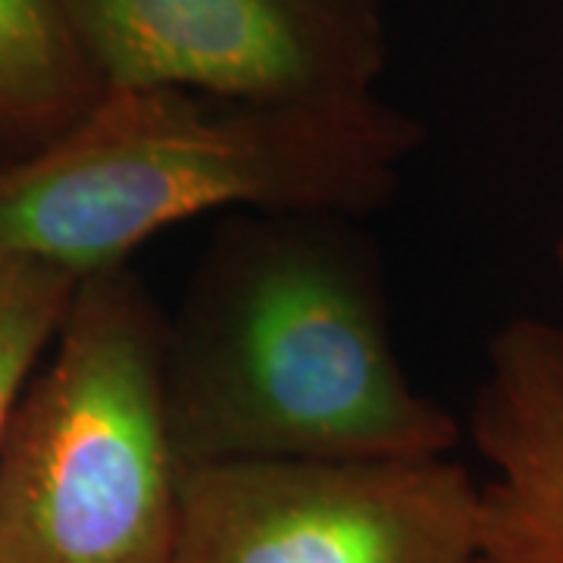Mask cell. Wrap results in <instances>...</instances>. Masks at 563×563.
<instances>
[{"instance_id": "obj_1", "label": "cell", "mask_w": 563, "mask_h": 563, "mask_svg": "<svg viewBox=\"0 0 563 563\" xmlns=\"http://www.w3.org/2000/svg\"><path fill=\"white\" fill-rule=\"evenodd\" d=\"M161 407L179 470L442 457L461 439L407 379L379 254L342 213L222 222L163 317Z\"/></svg>"}, {"instance_id": "obj_2", "label": "cell", "mask_w": 563, "mask_h": 563, "mask_svg": "<svg viewBox=\"0 0 563 563\" xmlns=\"http://www.w3.org/2000/svg\"><path fill=\"white\" fill-rule=\"evenodd\" d=\"M420 139L376 91L254 98L117 81L60 135L0 163V247L81 279L222 207L363 220L391 201Z\"/></svg>"}, {"instance_id": "obj_3", "label": "cell", "mask_w": 563, "mask_h": 563, "mask_svg": "<svg viewBox=\"0 0 563 563\" xmlns=\"http://www.w3.org/2000/svg\"><path fill=\"white\" fill-rule=\"evenodd\" d=\"M163 317L129 263L79 279L0 442V563H173Z\"/></svg>"}, {"instance_id": "obj_4", "label": "cell", "mask_w": 563, "mask_h": 563, "mask_svg": "<svg viewBox=\"0 0 563 563\" xmlns=\"http://www.w3.org/2000/svg\"><path fill=\"white\" fill-rule=\"evenodd\" d=\"M476 551L479 485L448 454L179 473L173 563H476Z\"/></svg>"}, {"instance_id": "obj_5", "label": "cell", "mask_w": 563, "mask_h": 563, "mask_svg": "<svg viewBox=\"0 0 563 563\" xmlns=\"http://www.w3.org/2000/svg\"><path fill=\"white\" fill-rule=\"evenodd\" d=\"M107 85L173 81L222 95L376 91L388 63L379 0H69Z\"/></svg>"}, {"instance_id": "obj_6", "label": "cell", "mask_w": 563, "mask_h": 563, "mask_svg": "<svg viewBox=\"0 0 563 563\" xmlns=\"http://www.w3.org/2000/svg\"><path fill=\"white\" fill-rule=\"evenodd\" d=\"M470 435L479 485L476 563H563V329L514 320L488 344Z\"/></svg>"}, {"instance_id": "obj_7", "label": "cell", "mask_w": 563, "mask_h": 563, "mask_svg": "<svg viewBox=\"0 0 563 563\" xmlns=\"http://www.w3.org/2000/svg\"><path fill=\"white\" fill-rule=\"evenodd\" d=\"M103 88L69 0H0V141L35 151Z\"/></svg>"}, {"instance_id": "obj_8", "label": "cell", "mask_w": 563, "mask_h": 563, "mask_svg": "<svg viewBox=\"0 0 563 563\" xmlns=\"http://www.w3.org/2000/svg\"><path fill=\"white\" fill-rule=\"evenodd\" d=\"M76 288L79 276L69 269L0 247V442L60 332Z\"/></svg>"}, {"instance_id": "obj_9", "label": "cell", "mask_w": 563, "mask_h": 563, "mask_svg": "<svg viewBox=\"0 0 563 563\" xmlns=\"http://www.w3.org/2000/svg\"><path fill=\"white\" fill-rule=\"evenodd\" d=\"M558 266H561V282H563V242L561 247H558Z\"/></svg>"}]
</instances>
